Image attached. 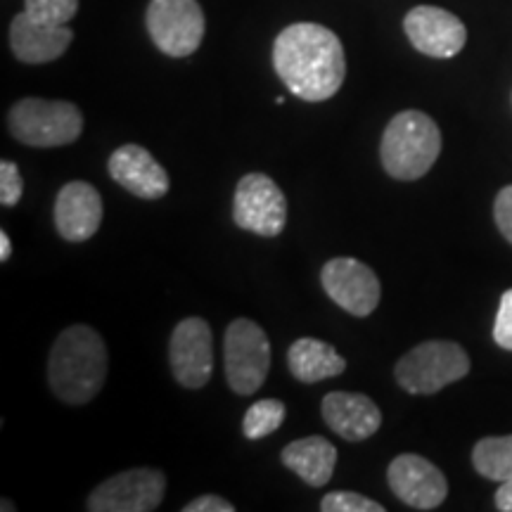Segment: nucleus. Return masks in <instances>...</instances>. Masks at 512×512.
Returning <instances> with one entry per match:
<instances>
[{
  "label": "nucleus",
  "mask_w": 512,
  "mask_h": 512,
  "mask_svg": "<svg viewBox=\"0 0 512 512\" xmlns=\"http://www.w3.org/2000/svg\"><path fill=\"white\" fill-rule=\"evenodd\" d=\"M114 183L140 197V200H162L169 192V174L143 145H121L107 162Z\"/></svg>",
  "instance_id": "4468645a"
},
{
  "label": "nucleus",
  "mask_w": 512,
  "mask_h": 512,
  "mask_svg": "<svg viewBox=\"0 0 512 512\" xmlns=\"http://www.w3.org/2000/svg\"><path fill=\"white\" fill-rule=\"evenodd\" d=\"M494 219L503 238L512 245V185H505V188L496 195Z\"/></svg>",
  "instance_id": "a878e982"
},
{
  "label": "nucleus",
  "mask_w": 512,
  "mask_h": 512,
  "mask_svg": "<svg viewBox=\"0 0 512 512\" xmlns=\"http://www.w3.org/2000/svg\"><path fill=\"white\" fill-rule=\"evenodd\" d=\"M320 411L330 430L351 444L370 439L382 425V413L375 401L358 392H330Z\"/></svg>",
  "instance_id": "dca6fc26"
},
{
  "label": "nucleus",
  "mask_w": 512,
  "mask_h": 512,
  "mask_svg": "<svg viewBox=\"0 0 512 512\" xmlns=\"http://www.w3.org/2000/svg\"><path fill=\"white\" fill-rule=\"evenodd\" d=\"M12 254V245H10V235L5 230H0V261H8Z\"/></svg>",
  "instance_id": "c85d7f7f"
},
{
  "label": "nucleus",
  "mask_w": 512,
  "mask_h": 512,
  "mask_svg": "<svg viewBox=\"0 0 512 512\" xmlns=\"http://www.w3.org/2000/svg\"><path fill=\"white\" fill-rule=\"evenodd\" d=\"M233 510H235L233 503H228L226 498L214 496V494L195 498V501L183 508V512H233Z\"/></svg>",
  "instance_id": "bb28decb"
},
{
  "label": "nucleus",
  "mask_w": 512,
  "mask_h": 512,
  "mask_svg": "<svg viewBox=\"0 0 512 512\" xmlns=\"http://www.w3.org/2000/svg\"><path fill=\"white\" fill-rule=\"evenodd\" d=\"M147 34L169 57H188L204 38V12L197 0H150Z\"/></svg>",
  "instance_id": "0eeeda50"
},
{
  "label": "nucleus",
  "mask_w": 512,
  "mask_h": 512,
  "mask_svg": "<svg viewBox=\"0 0 512 512\" xmlns=\"http://www.w3.org/2000/svg\"><path fill=\"white\" fill-rule=\"evenodd\" d=\"M323 512H384V505L356 494V491H332L320 501Z\"/></svg>",
  "instance_id": "5701e85b"
},
{
  "label": "nucleus",
  "mask_w": 512,
  "mask_h": 512,
  "mask_svg": "<svg viewBox=\"0 0 512 512\" xmlns=\"http://www.w3.org/2000/svg\"><path fill=\"white\" fill-rule=\"evenodd\" d=\"M3 510H10L12 512V510H15V505H12L10 501H3Z\"/></svg>",
  "instance_id": "c756f323"
},
{
  "label": "nucleus",
  "mask_w": 512,
  "mask_h": 512,
  "mask_svg": "<svg viewBox=\"0 0 512 512\" xmlns=\"http://www.w3.org/2000/svg\"><path fill=\"white\" fill-rule=\"evenodd\" d=\"M107 380V347L88 325H72L55 339L48 358V384L67 406L93 401Z\"/></svg>",
  "instance_id": "f03ea898"
},
{
  "label": "nucleus",
  "mask_w": 512,
  "mask_h": 512,
  "mask_svg": "<svg viewBox=\"0 0 512 512\" xmlns=\"http://www.w3.org/2000/svg\"><path fill=\"white\" fill-rule=\"evenodd\" d=\"M408 41L418 53L437 60L456 57L467 43V29L453 12L434 8V5H418L403 19Z\"/></svg>",
  "instance_id": "ddd939ff"
},
{
  "label": "nucleus",
  "mask_w": 512,
  "mask_h": 512,
  "mask_svg": "<svg viewBox=\"0 0 512 512\" xmlns=\"http://www.w3.org/2000/svg\"><path fill=\"white\" fill-rule=\"evenodd\" d=\"M169 363L176 382L185 389H202L214 370V335L204 318H185L171 332Z\"/></svg>",
  "instance_id": "9b49d317"
},
{
  "label": "nucleus",
  "mask_w": 512,
  "mask_h": 512,
  "mask_svg": "<svg viewBox=\"0 0 512 512\" xmlns=\"http://www.w3.org/2000/svg\"><path fill=\"white\" fill-rule=\"evenodd\" d=\"M12 138L31 147H64L79 140L83 114L74 102L24 98L8 112Z\"/></svg>",
  "instance_id": "20e7f679"
},
{
  "label": "nucleus",
  "mask_w": 512,
  "mask_h": 512,
  "mask_svg": "<svg viewBox=\"0 0 512 512\" xmlns=\"http://www.w3.org/2000/svg\"><path fill=\"white\" fill-rule=\"evenodd\" d=\"M55 228L67 242H86L102 223V197L86 181H72L57 192Z\"/></svg>",
  "instance_id": "2eb2a0df"
},
{
  "label": "nucleus",
  "mask_w": 512,
  "mask_h": 512,
  "mask_svg": "<svg viewBox=\"0 0 512 512\" xmlns=\"http://www.w3.org/2000/svg\"><path fill=\"white\" fill-rule=\"evenodd\" d=\"M441 152V131L425 112H399L384 128L380 159L394 181H418Z\"/></svg>",
  "instance_id": "7ed1b4c3"
},
{
  "label": "nucleus",
  "mask_w": 512,
  "mask_h": 512,
  "mask_svg": "<svg viewBox=\"0 0 512 512\" xmlns=\"http://www.w3.org/2000/svg\"><path fill=\"white\" fill-rule=\"evenodd\" d=\"M166 477L155 467H133L95 486L88 496L91 512H150L162 505Z\"/></svg>",
  "instance_id": "1a4fd4ad"
},
{
  "label": "nucleus",
  "mask_w": 512,
  "mask_h": 512,
  "mask_svg": "<svg viewBox=\"0 0 512 512\" xmlns=\"http://www.w3.org/2000/svg\"><path fill=\"white\" fill-rule=\"evenodd\" d=\"M494 339L498 347L512 351V290L501 297V306H498L494 323Z\"/></svg>",
  "instance_id": "393cba45"
},
{
  "label": "nucleus",
  "mask_w": 512,
  "mask_h": 512,
  "mask_svg": "<svg viewBox=\"0 0 512 512\" xmlns=\"http://www.w3.org/2000/svg\"><path fill=\"white\" fill-rule=\"evenodd\" d=\"M233 221L261 238H278L287 223V200L266 174H247L235 188Z\"/></svg>",
  "instance_id": "6e6552de"
},
{
  "label": "nucleus",
  "mask_w": 512,
  "mask_h": 512,
  "mask_svg": "<svg viewBox=\"0 0 512 512\" xmlns=\"http://www.w3.org/2000/svg\"><path fill=\"white\" fill-rule=\"evenodd\" d=\"M389 489L401 503L415 510H434L446 501L448 482L444 472L415 453L396 456L387 470Z\"/></svg>",
  "instance_id": "f8f14e48"
},
{
  "label": "nucleus",
  "mask_w": 512,
  "mask_h": 512,
  "mask_svg": "<svg viewBox=\"0 0 512 512\" xmlns=\"http://www.w3.org/2000/svg\"><path fill=\"white\" fill-rule=\"evenodd\" d=\"M472 465L479 475L491 482L512 479V434L508 437H486L472 448Z\"/></svg>",
  "instance_id": "aec40b11"
},
{
  "label": "nucleus",
  "mask_w": 512,
  "mask_h": 512,
  "mask_svg": "<svg viewBox=\"0 0 512 512\" xmlns=\"http://www.w3.org/2000/svg\"><path fill=\"white\" fill-rule=\"evenodd\" d=\"M74 34L69 27L36 22L27 12H19L10 24V48L19 62L48 64L67 53Z\"/></svg>",
  "instance_id": "f3484780"
},
{
  "label": "nucleus",
  "mask_w": 512,
  "mask_h": 512,
  "mask_svg": "<svg viewBox=\"0 0 512 512\" xmlns=\"http://www.w3.org/2000/svg\"><path fill=\"white\" fill-rule=\"evenodd\" d=\"M24 12L36 22L67 27L79 12V0H24Z\"/></svg>",
  "instance_id": "4be33fe9"
},
{
  "label": "nucleus",
  "mask_w": 512,
  "mask_h": 512,
  "mask_svg": "<svg viewBox=\"0 0 512 512\" xmlns=\"http://www.w3.org/2000/svg\"><path fill=\"white\" fill-rule=\"evenodd\" d=\"M273 67L299 100L323 102L342 88L347 57L335 31L323 24L297 22L275 38Z\"/></svg>",
  "instance_id": "f257e3e1"
},
{
  "label": "nucleus",
  "mask_w": 512,
  "mask_h": 512,
  "mask_svg": "<svg viewBox=\"0 0 512 512\" xmlns=\"http://www.w3.org/2000/svg\"><path fill=\"white\" fill-rule=\"evenodd\" d=\"M470 373V356L456 342L430 339L396 363L394 377L408 394H437Z\"/></svg>",
  "instance_id": "39448f33"
},
{
  "label": "nucleus",
  "mask_w": 512,
  "mask_h": 512,
  "mask_svg": "<svg viewBox=\"0 0 512 512\" xmlns=\"http://www.w3.org/2000/svg\"><path fill=\"white\" fill-rule=\"evenodd\" d=\"M223 366L235 394L259 392L271 370V342L264 328L249 318L233 320L223 337Z\"/></svg>",
  "instance_id": "423d86ee"
},
{
  "label": "nucleus",
  "mask_w": 512,
  "mask_h": 512,
  "mask_svg": "<svg viewBox=\"0 0 512 512\" xmlns=\"http://www.w3.org/2000/svg\"><path fill=\"white\" fill-rule=\"evenodd\" d=\"M287 408L278 399H261L247 408L245 418H242V434L247 439H264L273 434L285 422Z\"/></svg>",
  "instance_id": "412c9836"
},
{
  "label": "nucleus",
  "mask_w": 512,
  "mask_h": 512,
  "mask_svg": "<svg viewBox=\"0 0 512 512\" xmlns=\"http://www.w3.org/2000/svg\"><path fill=\"white\" fill-rule=\"evenodd\" d=\"M280 460L287 470H292L299 479L318 489L332 479L337 463V448L325 437H306L287 444L280 453Z\"/></svg>",
  "instance_id": "a211bd4d"
},
{
  "label": "nucleus",
  "mask_w": 512,
  "mask_h": 512,
  "mask_svg": "<svg viewBox=\"0 0 512 512\" xmlns=\"http://www.w3.org/2000/svg\"><path fill=\"white\" fill-rule=\"evenodd\" d=\"M24 178L19 174L15 162H0V204L3 207H15L22 200Z\"/></svg>",
  "instance_id": "b1692460"
},
{
  "label": "nucleus",
  "mask_w": 512,
  "mask_h": 512,
  "mask_svg": "<svg viewBox=\"0 0 512 512\" xmlns=\"http://www.w3.org/2000/svg\"><path fill=\"white\" fill-rule=\"evenodd\" d=\"M496 508L501 512H512V479L503 482L496 491Z\"/></svg>",
  "instance_id": "cd10ccee"
},
{
  "label": "nucleus",
  "mask_w": 512,
  "mask_h": 512,
  "mask_svg": "<svg viewBox=\"0 0 512 512\" xmlns=\"http://www.w3.org/2000/svg\"><path fill=\"white\" fill-rule=\"evenodd\" d=\"M320 283L328 297L351 316L366 318L377 309L382 297L375 271L354 256L330 259L320 271Z\"/></svg>",
  "instance_id": "9d476101"
},
{
  "label": "nucleus",
  "mask_w": 512,
  "mask_h": 512,
  "mask_svg": "<svg viewBox=\"0 0 512 512\" xmlns=\"http://www.w3.org/2000/svg\"><path fill=\"white\" fill-rule=\"evenodd\" d=\"M287 366L290 373L304 384H316L337 377L347 370V361L337 354L328 342L313 337H302L287 351Z\"/></svg>",
  "instance_id": "6ab92c4d"
}]
</instances>
